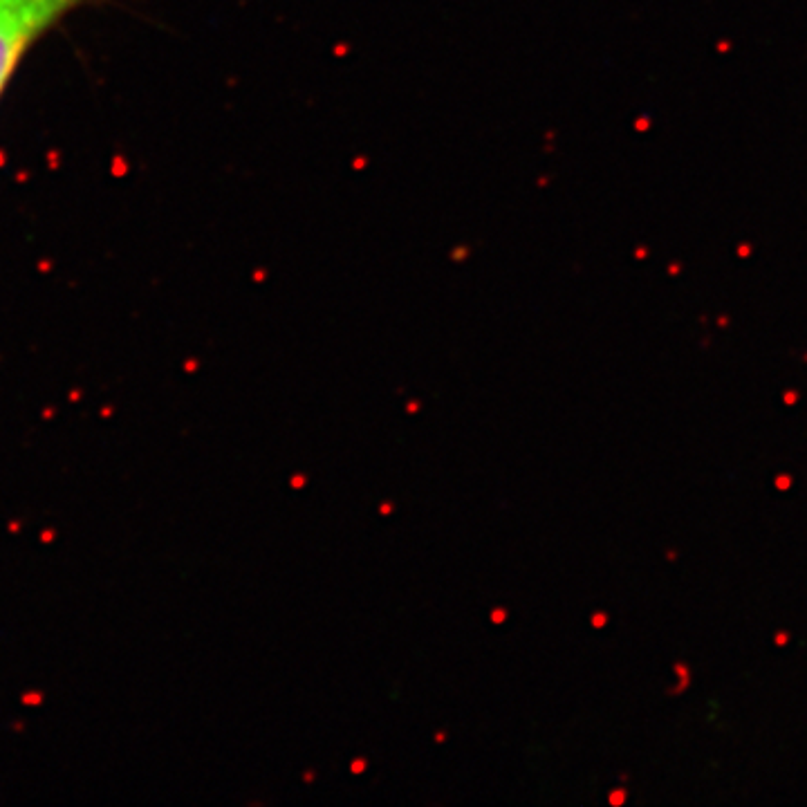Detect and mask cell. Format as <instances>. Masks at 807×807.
I'll return each instance as SVG.
<instances>
[{"mask_svg": "<svg viewBox=\"0 0 807 807\" xmlns=\"http://www.w3.org/2000/svg\"><path fill=\"white\" fill-rule=\"evenodd\" d=\"M94 0H0V96L27 52L63 18Z\"/></svg>", "mask_w": 807, "mask_h": 807, "instance_id": "cell-1", "label": "cell"}]
</instances>
